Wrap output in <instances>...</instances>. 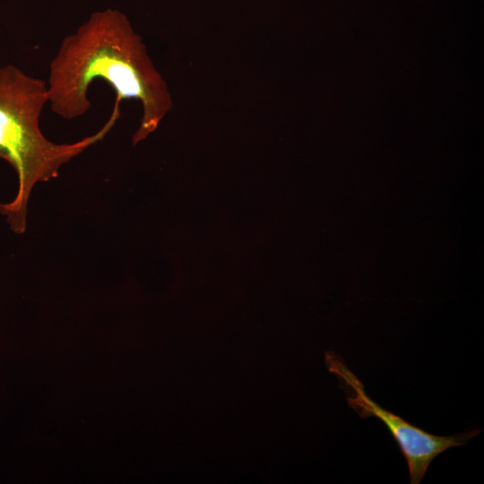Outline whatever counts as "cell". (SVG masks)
I'll list each match as a JSON object with an SVG mask.
<instances>
[{
    "mask_svg": "<svg viewBox=\"0 0 484 484\" xmlns=\"http://www.w3.org/2000/svg\"><path fill=\"white\" fill-rule=\"evenodd\" d=\"M95 80L108 82L117 99H135L142 105L134 145L153 133L172 108L168 85L142 37L117 9L91 13L75 32L63 39L49 66L51 110L65 119L84 115L91 108L88 91Z\"/></svg>",
    "mask_w": 484,
    "mask_h": 484,
    "instance_id": "6da1fadb",
    "label": "cell"
},
{
    "mask_svg": "<svg viewBox=\"0 0 484 484\" xmlns=\"http://www.w3.org/2000/svg\"><path fill=\"white\" fill-rule=\"evenodd\" d=\"M48 103L47 83L20 68L0 66V159L7 161L18 177L14 199L0 203V213L16 234L26 229L27 203L38 182L58 176L61 166L100 142L120 117V101L115 100L112 113L94 134L73 143H55L39 128L44 106Z\"/></svg>",
    "mask_w": 484,
    "mask_h": 484,
    "instance_id": "7a4b0ae2",
    "label": "cell"
},
{
    "mask_svg": "<svg viewBox=\"0 0 484 484\" xmlns=\"http://www.w3.org/2000/svg\"><path fill=\"white\" fill-rule=\"evenodd\" d=\"M325 364L329 372L335 375L341 384L349 406L360 418L375 417L386 427L407 462L411 484L420 483L428 466L440 454L451 447L466 445L481 432L480 428H474L451 436L428 433L373 401L367 394L363 384L338 354L327 351Z\"/></svg>",
    "mask_w": 484,
    "mask_h": 484,
    "instance_id": "3957f363",
    "label": "cell"
}]
</instances>
